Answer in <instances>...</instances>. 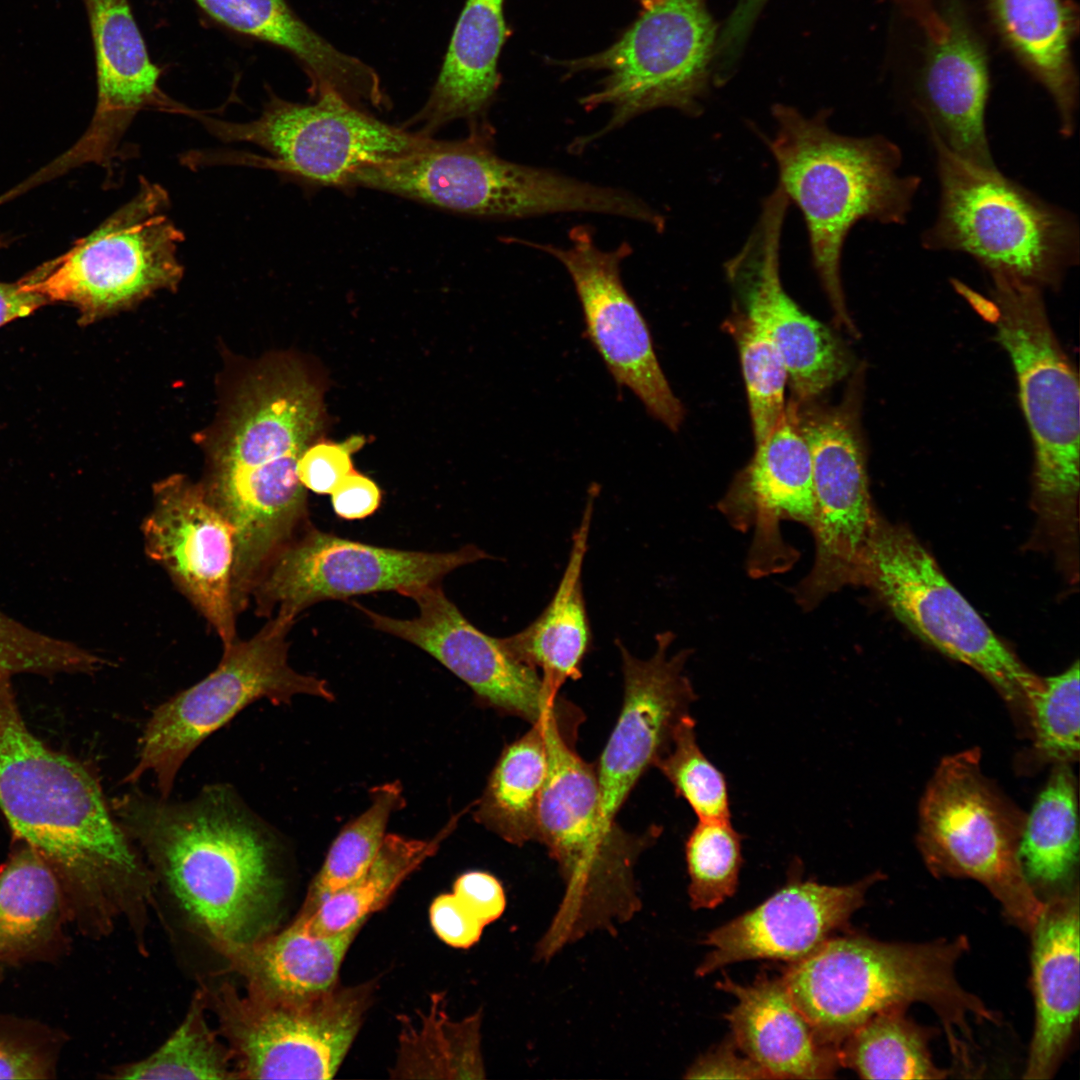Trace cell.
Listing matches in <instances>:
<instances>
[{"mask_svg":"<svg viewBox=\"0 0 1080 1080\" xmlns=\"http://www.w3.org/2000/svg\"><path fill=\"white\" fill-rule=\"evenodd\" d=\"M0 809L55 872L81 932L106 931L128 892L145 888L147 872L98 782L28 730L8 681L0 683Z\"/></svg>","mask_w":1080,"mask_h":1080,"instance_id":"6da1fadb","label":"cell"},{"mask_svg":"<svg viewBox=\"0 0 1080 1080\" xmlns=\"http://www.w3.org/2000/svg\"><path fill=\"white\" fill-rule=\"evenodd\" d=\"M115 812L219 952L271 933L280 896L274 844L229 788L209 786L184 803L132 791Z\"/></svg>","mask_w":1080,"mask_h":1080,"instance_id":"7a4b0ae2","label":"cell"},{"mask_svg":"<svg viewBox=\"0 0 1080 1080\" xmlns=\"http://www.w3.org/2000/svg\"><path fill=\"white\" fill-rule=\"evenodd\" d=\"M582 719L568 702L546 718L548 773L537 841L557 863L564 892L536 945L542 961L589 933L615 930L640 911L635 865L660 833L633 834L605 820L596 768L574 746Z\"/></svg>","mask_w":1080,"mask_h":1080,"instance_id":"3957f363","label":"cell"},{"mask_svg":"<svg viewBox=\"0 0 1080 1080\" xmlns=\"http://www.w3.org/2000/svg\"><path fill=\"white\" fill-rule=\"evenodd\" d=\"M968 949L965 936L925 943L834 937L792 962L781 980L826 1046L838 1050L874 1015L917 1002L936 1013L953 1059L963 1060L975 1049L971 1021L1000 1020L957 979V963Z\"/></svg>","mask_w":1080,"mask_h":1080,"instance_id":"277c9868","label":"cell"},{"mask_svg":"<svg viewBox=\"0 0 1080 1080\" xmlns=\"http://www.w3.org/2000/svg\"><path fill=\"white\" fill-rule=\"evenodd\" d=\"M767 139L778 184L801 211L811 258L839 326L856 335L841 278L844 242L861 220L903 224L920 178L902 175L898 146L883 136L854 137L833 131L828 113L806 117L794 107L772 108Z\"/></svg>","mask_w":1080,"mask_h":1080,"instance_id":"5b68a950","label":"cell"},{"mask_svg":"<svg viewBox=\"0 0 1080 1080\" xmlns=\"http://www.w3.org/2000/svg\"><path fill=\"white\" fill-rule=\"evenodd\" d=\"M344 187H365L480 217L524 218L588 212L618 216L626 205L619 188L592 184L557 171L512 162L494 150L489 124L456 141L362 166Z\"/></svg>","mask_w":1080,"mask_h":1080,"instance_id":"8992f818","label":"cell"},{"mask_svg":"<svg viewBox=\"0 0 1080 1080\" xmlns=\"http://www.w3.org/2000/svg\"><path fill=\"white\" fill-rule=\"evenodd\" d=\"M931 136V135H930ZM940 183L935 222L923 233L928 250L974 257L1001 273L1040 288L1057 287L1077 264L1076 219L996 170L972 165L931 136Z\"/></svg>","mask_w":1080,"mask_h":1080,"instance_id":"52a82bcc","label":"cell"},{"mask_svg":"<svg viewBox=\"0 0 1080 1080\" xmlns=\"http://www.w3.org/2000/svg\"><path fill=\"white\" fill-rule=\"evenodd\" d=\"M977 747L943 758L919 804L917 847L935 877L969 878L1030 933L1045 901L1019 859L1026 814L981 770Z\"/></svg>","mask_w":1080,"mask_h":1080,"instance_id":"ba28073f","label":"cell"},{"mask_svg":"<svg viewBox=\"0 0 1080 1080\" xmlns=\"http://www.w3.org/2000/svg\"><path fill=\"white\" fill-rule=\"evenodd\" d=\"M982 311L1013 364L1033 440L1034 496L1041 512L1061 519L1079 494V381L1046 313L1042 288L993 273Z\"/></svg>","mask_w":1080,"mask_h":1080,"instance_id":"9c48e42d","label":"cell"},{"mask_svg":"<svg viewBox=\"0 0 1080 1080\" xmlns=\"http://www.w3.org/2000/svg\"><path fill=\"white\" fill-rule=\"evenodd\" d=\"M860 584L870 586L921 639L982 674L1030 732L1032 703L1043 679L994 634L914 536L877 518Z\"/></svg>","mask_w":1080,"mask_h":1080,"instance_id":"30bf717a","label":"cell"},{"mask_svg":"<svg viewBox=\"0 0 1080 1080\" xmlns=\"http://www.w3.org/2000/svg\"><path fill=\"white\" fill-rule=\"evenodd\" d=\"M170 199L159 184L140 178L136 194L63 254L19 281L49 303L75 307L88 325L126 310L160 290L174 291L183 266V232L168 216Z\"/></svg>","mask_w":1080,"mask_h":1080,"instance_id":"8fae6325","label":"cell"},{"mask_svg":"<svg viewBox=\"0 0 1080 1080\" xmlns=\"http://www.w3.org/2000/svg\"><path fill=\"white\" fill-rule=\"evenodd\" d=\"M633 23L604 50L559 61L567 73L603 71L599 86L580 104L590 111L607 105V124L575 139V152L651 110L669 107L700 112L715 45V27L704 0H639Z\"/></svg>","mask_w":1080,"mask_h":1080,"instance_id":"7c38bea8","label":"cell"},{"mask_svg":"<svg viewBox=\"0 0 1080 1080\" xmlns=\"http://www.w3.org/2000/svg\"><path fill=\"white\" fill-rule=\"evenodd\" d=\"M210 134L223 142L255 144L270 155L190 152L188 164H237L271 169L311 183L343 186L356 169L435 145L438 140L391 126L334 94L313 103L287 101L271 93L260 116L248 122L220 120L199 112Z\"/></svg>","mask_w":1080,"mask_h":1080,"instance_id":"4fadbf2b","label":"cell"},{"mask_svg":"<svg viewBox=\"0 0 1080 1080\" xmlns=\"http://www.w3.org/2000/svg\"><path fill=\"white\" fill-rule=\"evenodd\" d=\"M294 622L273 614L251 638L224 646L209 675L160 704L145 725L137 763L125 781L134 783L152 772L166 799L188 756L249 704L259 699L288 704L303 694L333 701L325 680L301 674L288 662V635Z\"/></svg>","mask_w":1080,"mask_h":1080,"instance_id":"5bb4252c","label":"cell"},{"mask_svg":"<svg viewBox=\"0 0 1080 1080\" xmlns=\"http://www.w3.org/2000/svg\"><path fill=\"white\" fill-rule=\"evenodd\" d=\"M374 985L340 986L275 999L225 983L211 1006L238 1079H330L349 1051L371 1004Z\"/></svg>","mask_w":1080,"mask_h":1080,"instance_id":"9a60e30c","label":"cell"},{"mask_svg":"<svg viewBox=\"0 0 1080 1080\" xmlns=\"http://www.w3.org/2000/svg\"><path fill=\"white\" fill-rule=\"evenodd\" d=\"M843 401L832 407L800 404V424L812 461L815 560L796 586L805 610L845 585L859 584L866 548L877 516L868 486L860 427L862 375Z\"/></svg>","mask_w":1080,"mask_h":1080,"instance_id":"2e32d148","label":"cell"},{"mask_svg":"<svg viewBox=\"0 0 1080 1080\" xmlns=\"http://www.w3.org/2000/svg\"><path fill=\"white\" fill-rule=\"evenodd\" d=\"M487 558L473 544L449 552L402 550L341 538L312 524L269 563L251 598L259 615L296 619L327 600L441 583L459 567Z\"/></svg>","mask_w":1080,"mask_h":1080,"instance_id":"e0dca14e","label":"cell"},{"mask_svg":"<svg viewBox=\"0 0 1080 1080\" xmlns=\"http://www.w3.org/2000/svg\"><path fill=\"white\" fill-rule=\"evenodd\" d=\"M567 247L517 237L506 240L543 251L557 259L574 284L582 308L585 334L616 384L631 390L647 412L676 432L685 410L658 361L649 326L624 287L620 265L633 252L623 241L613 250L600 249L592 229L574 226Z\"/></svg>","mask_w":1080,"mask_h":1080,"instance_id":"ac0fdd59","label":"cell"},{"mask_svg":"<svg viewBox=\"0 0 1080 1080\" xmlns=\"http://www.w3.org/2000/svg\"><path fill=\"white\" fill-rule=\"evenodd\" d=\"M789 204L777 185L725 273L735 309L770 338L785 363L793 398L808 403L848 376L854 361L843 341L803 311L782 285L780 243Z\"/></svg>","mask_w":1080,"mask_h":1080,"instance_id":"d6986e66","label":"cell"},{"mask_svg":"<svg viewBox=\"0 0 1080 1080\" xmlns=\"http://www.w3.org/2000/svg\"><path fill=\"white\" fill-rule=\"evenodd\" d=\"M413 600L418 615L393 618L357 602L353 605L380 632L428 653L474 692L481 704L534 724L563 700L540 673L515 658L501 638L473 625L446 596L441 583L415 586L399 593Z\"/></svg>","mask_w":1080,"mask_h":1080,"instance_id":"ffe728a7","label":"cell"},{"mask_svg":"<svg viewBox=\"0 0 1080 1080\" xmlns=\"http://www.w3.org/2000/svg\"><path fill=\"white\" fill-rule=\"evenodd\" d=\"M141 531L146 554L204 617L223 647L236 640L233 529L202 483L180 474L156 483Z\"/></svg>","mask_w":1080,"mask_h":1080,"instance_id":"44dd1931","label":"cell"},{"mask_svg":"<svg viewBox=\"0 0 1080 1080\" xmlns=\"http://www.w3.org/2000/svg\"><path fill=\"white\" fill-rule=\"evenodd\" d=\"M718 506L735 529L753 530L747 560L752 577L793 566L797 553L783 541L780 522L796 521L811 529L814 519L811 453L796 399L786 402L778 421L756 445L752 459Z\"/></svg>","mask_w":1080,"mask_h":1080,"instance_id":"7402d4cb","label":"cell"},{"mask_svg":"<svg viewBox=\"0 0 1080 1080\" xmlns=\"http://www.w3.org/2000/svg\"><path fill=\"white\" fill-rule=\"evenodd\" d=\"M82 1L94 49L97 99L85 133L59 163L64 169L86 163L110 169L121 156L123 137L140 112L194 118L198 111L162 90V71L150 59L128 0Z\"/></svg>","mask_w":1080,"mask_h":1080,"instance_id":"603a6c76","label":"cell"},{"mask_svg":"<svg viewBox=\"0 0 1080 1080\" xmlns=\"http://www.w3.org/2000/svg\"><path fill=\"white\" fill-rule=\"evenodd\" d=\"M673 639L671 632L657 634V649L647 660L617 640L623 704L596 768L602 813L610 823L645 771L669 750L677 724L697 698L684 673L690 652L669 656Z\"/></svg>","mask_w":1080,"mask_h":1080,"instance_id":"cb8c5ba5","label":"cell"},{"mask_svg":"<svg viewBox=\"0 0 1080 1080\" xmlns=\"http://www.w3.org/2000/svg\"><path fill=\"white\" fill-rule=\"evenodd\" d=\"M796 872L760 905L706 936L710 951L696 970L698 976L741 961L802 959L845 926L864 904L869 888L883 879L881 872H874L849 885L830 886L802 880Z\"/></svg>","mask_w":1080,"mask_h":1080,"instance_id":"d4e9b609","label":"cell"},{"mask_svg":"<svg viewBox=\"0 0 1080 1080\" xmlns=\"http://www.w3.org/2000/svg\"><path fill=\"white\" fill-rule=\"evenodd\" d=\"M1030 934L1035 1023L1023 1078L1045 1080L1052 1078L1063 1062L1078 1023L1077 884L1045 901Z\"/></svg>","mask_w":1080,"mask_h":1080,"instance_id":"484cf974","label":"cell"},{"mask_svg":"<svg viewBox=\"0 0 1080 1080\" xmlns=\"http://www.w3.org/2000/svg\"><path fill=\"white\" fill-rule=\"evenodd\" d=\"M193 1L225 28L292 55L308 77L313 99L334 94L362 108H376L384 102L386 93L375 69L333 46L286 0Z\"/></svg>","mask_w":1080,"mask_h":1080,"instance_id":"4316f807","label":"cell"},{"mask_svg":"<svg viewBox=\"0 0 1080 1080\" xmlns=\"http://www.w3.org/2000/svg\"><path fill=\"white\" fill-rule=\"evenodd\" d=\"M946 19L948 34L940 42H930L921 84L930 135L962 160L996 170L985 128L989 89L986 57L958 14Z\"/></svg>","mask_w":1080,"mask_h":1080,"instance_id":"83f0119b","label":"cell"},{"mask_svg":"<svg viewBox=\"0 0 1080 1080\" xmlns=\"http://www.w3.org/2000/svg\"><path fill=\"white\" fill-rule=\"evenodd\" d=\"M233 529L232 596L237 614L274 557L312 525L297 466L262 479L203 486Z\"/></svg>","mask_w":1080,"mask_h":1080,"instance_id":"f1b7e54d","label":"cell"},{"mask_svg":"<svg viewBox=\"0 0 1080 1080\" xmlns=\"http://www.w3.org/2000/svg\"><path fill=\"white\" fill-rule=\"evenodd\" d=\"M505 0H466L438 77L422 108L402 128L418 126L425 137L454 120L486 124L497 94L498 62L509 30Z\"/></svg>","mask_w":1080,"mask_h":1080,"instance_id":"f546056e","label":"cell"},{"mask_svg":"<svg viewBox=\"0 0 1080 1080\" xmlns=\"http://www.w3.org/2000/svg\"><path fill=\"white\" fill-rule=\"evenodd\" d=\"M737 999L726 1015L732 1040L768 1079H825L840 1065L793 1003L781 978L760 975L750 985L729 977L717 983Z\"/></svg>","mask_w":1080,"mask_h":1080,"instance_id":"4dcf8cb0","label":"cell"},{"mask_svg":"<svg viewBox=\"0 0 1080 1080\" xmlns=\"http://www.w3.org/2000/svg\"><path fill=\"white\" fill-rule=\"evenodd\" d=\"M68 923L59 879L40 853L24 843L0 868V963L59 960L69 948Z\"/></svg>","mask_w":1080,"mask_h":1080,"instance_id":"1f68e13d","label":"cell"},{"mask_svg":"<svg viewBox=\"0 0 1080 1080\" xmlns=\"http://www.w3.org/2000/svg\"><path fill=\"white\" fill-rule=\"evenodd\" d=\"M596 490L590 488L566 568L550 603L523 630L501 638L515 658L541 672L544 683L556 694L566 681L581 677L592 640L581 575Z\"/></svg>","mask_w":1080,"mask_h":1080,"instance_id":"d6a6232c","label":"cell"},{"mask_svg":"<svg viewBox=\"0 0 1080 1080\" xmlns=\"http://www.w3.org/2000/svg\"><path fill=\"white\" fill-rule=\"evenodd\" d=\"M364 922L334 935L308 932L296 919L224 956L248 984V990L275 999L301 998L337 984L344 957Z\"/></svg>","mask_w":1080,"mask_h":1080,"instance_id":"836d02e7","label":"cell"},{"mask_svg":"<svg viewBox=\"0 0 1080 1080\" xmlns=\"http://www.w3.org/2000/svg\"><path fill=\"white\" fill-rule=\"evenodd\" d=\"M989 5L1004 40L1052 96L1061 134L1071 136L1077 86L1069 9L1062 0H989Z\"/></svg>","mask_w":1080,"mask_h":1080,"instance_id":"e575fe53","label":"cell"},{"mask_svg":"<svg viewBox=\"0 0 1080 1080\" xmlns=\"http://www.w3.org/2000/svg\"><path fill=\"white\" fill-rule=\"evenodd\" d=\"M1077 807L1071 764H1054L1026 814L1019 843L1023 872L1037 893L1041 889L1056 894L1074 886L1079 861Z\"/></svg>","mask_w":1080,"mask_h":1080,"instance_id":"d590c367","label":"cell"},{"mask_svg":"<svg viewBox=\"0 0 1080 1080\" xmlns=\"http://www.w3.org/2000/svg\"><path fill=\"white\" fill-rule=\"evenodd\" d=\"M547 716L504 748L473 813L479 824L518 846L538 840L539 803L548 773Z\"/></svg>","mask_w":1080,"mask_h":1080,"instance_id":"8d00e7d4","label":"cell"},{"mask_svg":"<svg viewBox=\"0 0 1080 1080\" xmlns=\"http://www.w3.org/2000/svg\"><path fill=\"white\" fill-rule=\"evenodd\" d=\"M444 993L431 995L417 1024L401 1016L397 1058L391 1077L400 1079H481V1012L455 1021Z\"/></svg>","mask_w":1080,"mask_h":1080,"instance_id":"74e56055","label":"cell"},{"mask_svg":"<svg viewBox=\"0 0 1080 1080\" xmlns=\"http://www.w3.org/2000/svg\"><path fill=\"white\" fill-rule=\"evenodd\" d=\"M432 839H410L386 834L370 867L357 880L324 899L312 912L296 920L310 933L329 936L365 922L384 907L400 884L440 847L458 817Z\"/></svg>","mask_w":1080,"mask_h":1080,"instance_id":"f35d334b","label":"cell"},{"mask_svg":"<svg viewBox=\"0 0 1080 1080\" xmlns=\"http://www.w3.org/2000/svg\"><path fill=\"white\" fill-rule=\"evenodd\" d=\"M907 1007L884 1010L850 1034L838 1048L840 1065L865 1079H943L951 1071L935 1064L933 1032L910 1018Z\"/></svg>","mask_w":1080,"mask_h":1080,"instance_id":"ab89813d","label":"cell"},{"mask_svg":"<svg viewBox=\"0 0 1080 1080\" xmlns=\"http://www.w3.org/2000/svg\"><path fill=\"white\" fill-rule=\"evenodd\" d=\"M207 999L198 993L180 1026L151 1055L119 1067L121 1079H238L232 1053L207 1022Z\"/></svg>","mask_w":1080,"mask_h":1080,"instance_id":"60d3db41","label":"cell"},{"mask_svg":"<svg viewBox=\"0 0 1080 1080\" xmlns=\"http://www.w3.org/2000/svg\"><path fill=\"white\" fill-rule=\"evenodd\" d=\"M370 797L369 807L347 823L332 843L299 914L312 912L328 896L362 876L374 861L390 815L403 807L404 797L398 781L373 787Z\"/></svg>","mask_w":1080,"mask_h":1080,"instance_id":"b9f144b4","label":"cell"},{"mask_svg":"<svg viewBox=\"0 0 1080 1080\" xmlns=\"http://www.w3.org/2000/svg\"><path fill=\"white\" fill-rule=\"evenodd\" d=\"M725 328L737 345L757 445L784 411L787 369L766 333L737 309L725 322Z\"/></svg>","mask_w":1080,"mask_h":1080,"instance_id":"7bdbcfd3","label":"cell"},{"mask_svg":"<svg viewBox=\"0 0 1080 1080\" xmlns=\"http://www.w3.org/2000/svg\"><path fill=\"white\" fill-rule=\"evenodd\" d=\"M743 836L730 820H698L685 843L693 909H712L734 895L739 882Z\"/></svg>","mask_w":1080,"mask_h":1080,"instance_id":"ee69618b","label":"cell"},{"mask_svg":"<svg viewBox=\"0 0 1080 1080\" xmlns=\"http://www.w3.org/2000/svg\"><path fill=\"white\" fill-rule=\"evenodd\" d=\"M695 720L685 715L677 724L669 750L654 767L673 785L698 820H730V801L724 774L706 757L696 736Z\"/></svg>","mask_w":1080,"mask_h":1080,"instance_id":"f6af8a7d","label":"cell"},{"mask_svg":"<svg viewBox=\"0 0 1080 1080\" xmlns=\"http://www.w3.org/2000/svg\"><path fill=\"white\" fill-rule=\"evenodd\" d=\"M1079 664L1043 679L1032 703L1031 735L1034 752L1041 761L1075 762L1080 746Z\"/></svg>","mask_w":1080,"mask_h":1080,"instance_id":"bcb514c9","label":"cell"},{"mask_svg":"<svg viewBox=\"0 0 1080 1080\" xmlns=\"http://www.w3.org/2000/svg\"><path fill=\"white\" fill-rule=\"evenodd\" d=\"M90 651L34 630L0 611V683L23 673H85Z\"/></svg>","mask_w":1080,"mask_h":1080,"instance_id":"7dc6e473","label":"cell"},{"mask_svg":"<svg viewBox=\"0 0 1080 1080\" xmlns=\"http://www.w3.org/2000/svg\"><path fill=\"white\" fill-rule=\"evenodd\" d=\"M64 1032L45 1023L0 1013V1079H53Z\"/></svg>","mask_w":1080,"mask_h":1080,"instance_id":"c3c4849f","label":"cell"},{"mask_svg":"<svg viewBox=\"0 0 1080 1080\" xmlns=\"http://www.w3.org/2000/svg\"><path fill=\"white\" fill-rule=\"evenodd\" d=\"M364 443L353 436L342 443L322 441L308 446L297 464L298 477L306 489L317 494H331L353 468L351 454Z\"/></svg>","mask_w":1080,"mask_h":1080,"instance_id":"681fc988","label":"cell"},{"mask_svg":"<svg viewBox=\"0 0 1080 1080\" xmlns=\"http://www.w3.org/2000/svg\"><path fill=\"white\" fill-rule=\"evenodd\" d=\"M429 916L436 935L455 948L466 949L476 944L486 927L453 893L437 896Z\"/></svg>","mask_w":1080,"mask_h":1080,"instance_id":"f907efd6","label":"cell"},{"mask_svg":"<svg viewBox=\"0 0 1080 1080\" xmlns=\"http://www.w3.org/2000/svg\"><path fill=\"white\" fill-rule=\"evenodd\" d=\"M452 893L485 925L496 921L506 907L500 881L484 871H469L453 884Z\"/></svg>","mask_w":1080,"mask_h":1080,"instance_id":"816d5d0a","label":"cell"},{"mask_svg":"<svg viewBox=\"0 0 1080 1080\" xmlns=\"http://www.w3.org/2000/svg\"><path fill=\"white\" fill-rule=\"evenodd\" d=\"M382 492L369 477L353 469L331 492L334 513L344 520H360L380 507Z\"/></svg>","mask_w":1080,"mask_h":1080,"instance_id":"f5cc1de1","label":"cell"},{"mask_svg":"<svg viewBox=\"0 0 1080 1080\" xmlns=\"http://www.w3.org/2000/svg\"><path fill=\"white\" fill-rule=\"evenodd\" d=\"M735 1044L726 1042L692 1064L685 1078L768 1079L763 1070L748 1057L735 1052Z\"/></svg>","mask_w":1080,"mask_h":1080,"instance_id":"db71d44e","label":"cell"},{"mask_svg":"<svg viewBox=\"0 0 1080 1080\" xmlns=\"http://www.w3.org/2000/svg\"><path fill=\"white\" fill-rule=\"evenodd\" d=\"M48 303L42 295L24 288L20 281H0V326L25 317Z\"/></svg>","mask_w":1080,"mask_h":1080,"instance_id":"11a10c76","label":"cell"},{"mask_svg":"<svg viewBox=\"0 0 1080 1080\" xmlns=\"http://www.w3.org/2000/svg\"><path fill=\"white\" fill-rule=\"evenodd\" d=\"M923 28L929 42H940L949 31L946 17L936 10L933 0H895Z\"/></svg>","mask_w":1080,"mask_h":1080,"instance_id":"9f6ffc18","label":"cell"},{"mask_svg":"<svg viewBox=\"0 0 1080 1080\" xmlns=\"http://www.w3.org/2000/svg\"><path fill=\"white\" fill-rule=\"evenodd\" d=\"M767 0H739L725 30L733 38H744Z\"/></svg>","mask_w":1080,"mask_h":1080,"instance_id":"6f0895ef","label":"cell"},{"mask_svg":"<svg viewBox=\"0 0 1080 1080\" xmlns=\"http://www.w3.org/2000/svg\"><path fill=\"white\" fill-rule=\"evenodd\" d=\"M1 978H2V972H1V970H0V980H1Z\"/></svg>","mask_w":1080,"mask_h":1080,"instance_id":"680465c9","label":"cell"}]
</instances>
